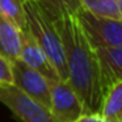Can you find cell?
Here are the masks:
<instances>
[{
	"label": "cell",
	"instance_id": "10",
	"mask_svg": "<svg viewBox=\"0 0 122 122\" xmlns=\"http://www.w3.org/2000/svg\"><path fill=\"white\" fill-rule=\"evenodd\" d=\"M98 114L109 122H122V81L106 92Z\"/></svg>",
	"mask_w": 122,
	"mask_h": 122
},
{
	"label": "cell",
	"instance_id": "2",
	"mask_svg": "<svg viewBox=\"0 0 122 122\" xmlns=\"http://www.w3.org/2000/svg\"><path fill=\"white\" fill-rule=\"evenodd\" d=\"M24 11L26 30L46 53L59 77L67 80L63 43L55 20L34 0H24Z\"/></svg>",
	"mask_w": 122,
	"mask_h": 122
},
{
	"label": "cell",
	"instance_id": "7",
	"mask_svg": "<svg viewBox=\"0 0 122 122\" xmlns=\"http://www.w3.org/2000/svg\"><path fill=\"white\" fill-rule=\"evenodd\" d=\"M101 95H106L117 83L122 81V46H105L95 49ZM102 102V101H101Z\"/></svg>",
	"mask_w": 122,
	"mask_h": 122
},
{
	"label": "cell",
	"instance_id": "3",
	"mask_svg": "<svg viewBox=\"0 0 122 122\" xmlns=\"http://www.w3.org/2000/svg\"><path fill=\"white\" fill-rule=\"evenodd\" d=\"M75 16L93 49L122 46V20L98 16L83 8L77 9Z\"/></svg>",
	"mask_w": 122,
	"mask_h": 122
},
{
	"label": "cell",
	"instance_id": "4",
	"mask_svg": "<svg viewBox=\"0 0 122 122\" xmlns=\"http://www.w3.org/2000/svg\"><path fill=\"white\" fill-rule=\"evenodd\" d=\"M0 102L9 109L19 122H58L50 109L12 83H0Z\"/></svg>",
	"mask_w": 122,
	"mask_h": 122
},
{
	"label": "cell",
	"instance_id": "5",
	"mask_svg": "<svg viewBox=\"0 0 122 122\" xmlns=\"http://www.w3.org/2000/svg\"><path fill=\"white\" fill-rule=\"evenodd\" d=\"M12 84L50 109V81L20 58L11 62Z\"/></svg>",
	"mask_w": 122,
	"mask_h": 122
},
{
	"label": "cell",
	"instance_id": "11",
	"mask_svg": "<svg viewBox=\"0 0 122 122\" xmlns=\"http://www.w3.org/2000/svg\"><path fill=\"white\" fill-rule=\"evenodd\" d=\"M80 8L98 16L122 20V0H79Z\"/></svg>",
	"mask_w": 122,
	"mask_h": 122
},
{
	"label": "cell",
	"instance_id": "12",
	"mask_svg": "<svg viewBox=\"0 0 122 122\" xmlns=\"http://www.w3.org/2000/svg\"><path fill=\"white\" fill-rule=\"evenodd\" d=\"M0 15L15 24L20 30L26 29L24 0H0Z\"/></svg>",
	"mask_w": 122,
	"mask_h": 122
},
{
	"label": "cell",
	"instance_id": "8",
	"mask_svg": "<svg viewBox=\"0 0 122 122\" xmlns=\"http://www.w3.org/2000/svg\"><path fill=\"white\" fill-rule=\"evenodd\" d=\"M19 58L29 67L42 74L49 81L61 79L54 64L26 29L21 30V49Z\"/></svg>",
	"mask_w": 122,
	"mask_h": 122
},
{
	"label": "cell",
	"instance_id": "14",
	"mask_svg": "<svg viewBox=\"0 0 122 122\" xmlns=\"http://www.w3.org/2000/svg\"><path fill=\"white\" fill-rule=\"evenodd\" d=\"M0 83H12L11 62L0 55Z\"/></svg>",
	"mask_w": 122,
	"mask_h": 122
},
{
	"label": "cell",
	"instance_id": "6",
	"mask_svg": "<svg viewBox=\"0 0 122 122\" xmlns=\"http://www.w3.org/2000/svg\"><path fill=\"white\" fill-rule=\"evenodd\" d=\"M50 110L58 122H76L84 116V108L67 80L50 81Z\"/></svg>",
	"mask_w": 122,
	"mask_h": 122
},
{
	"label": "cell",
	"instance_id": "9",
	"mask_svg": "<svg viewBox=\"0 0 122 122\" xmlns=\"http://www.w3.org/2000/svg\"><path fill=\"white\" fill-rule=\"evenodd\" d=\"M20 49L21 30L0 15V55L12 62L19 58Z\"/></svg>",
	"mask_w": 122,
	"mask_h": 122
},
{
	"label": "cell",
	"instance_id": "1",
	"mask_svg": "<svg viewBox=\"0 0 122 122\" xmlns=\"http://www.w3.org/2000/svg\"><path fill=\"white\" fill-rule=\"evenodd\" d=\"M55 24L63 43L67 81L77 95L84 113H98L102 95L95 49L87 41L75 13L62 15Z\"/></svg>",
	"mask_w": 122,
	"mask_h": 122
},
{
	"label": "cell",
	"instance_id": "15",
	"mask_svg": "<svg viewBox=\"0 0 122 122\" xmlns=\"http://www.w3.org/2000/svg\"><path fill=\"white\" fill-rule=\"evenodd\" d=\"M76 122H109L106 121L104 117H101L98 113H92V114H84L83 117H80Z\"/></svg>",
	"mask_w": 122,
	"mask_h": 122
},
{
	"label": "cell",
	"instance_id": "13",
	"mask_svg": "<svg viewBox=\"0 0 122 122\" xmlns=\"http://www.w3.org/2000/svg\"><path fill=\"white\" fill-rule=\"evenodd\" d=\"M53 17L56 20L62 15L76 13L80 8L79 0H34Z\"/></svg>",
	"mask_w": 122,
	"mask_h": 122
}]
</instances>
